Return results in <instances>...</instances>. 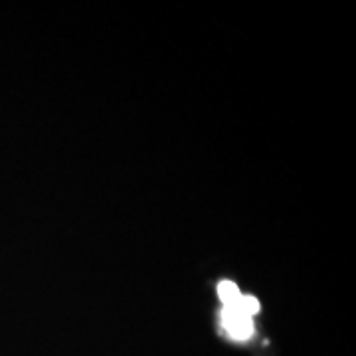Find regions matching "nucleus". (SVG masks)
Listing matches in <instances>:
<instances>
[{
    "label": "nucleus",
    "instance_id": "f257e3e1",
    "mask_svg": "<svg viewBox=\"0 0 356 356\" xmlns=\"http://www.w3.org/2000/svg\"><path fill=\"white\" fill-rule=\"evenodd\" d=\"M222 327L234 341H248L254 334V318L245 317L240 311L224 307L222 311Z\"/></svg>",
    "mask_w": 356,
    "mask_h": 356
},
{
    "label": "nucleus",
    "instance_id": "f03ea898",
    "mask_svg": "<svg viewBox=\"0 0 356 356\" xmlns=\"http://www.w3.org/2000/svg\"><path fill=\"white\" fill-rule=\"evenodd\" d=\"M218 295H220V299H222V303L224 307L232 305L242 293L238 289V285L236 283H232V281H222L220 285H218Z\"/></svg>",
    "mask_w": 356,
    "mask_h": 356
}]
</instances>
